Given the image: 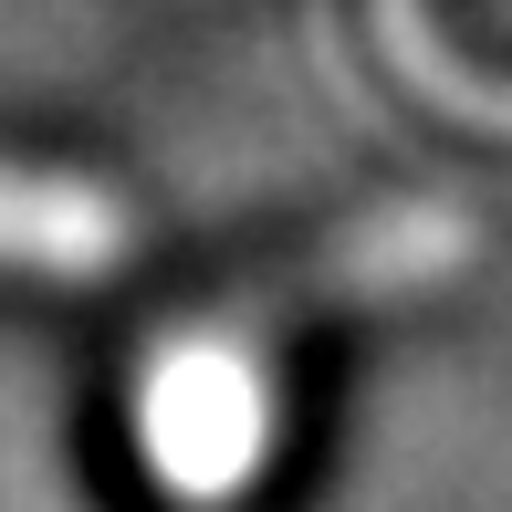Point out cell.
Returning <instances> with one entry per match:
<instances>
[{"instance_id": "1", "label": "cell", "mask_w": 512, "mask_h": 512, "mask_svg": "<svg viewBox=\"0 0 512 512\" xmlns=\"http://www.w3.org/2000/svg\"><path fill=\"white\" fill-rule=\"evenodd\" d=\"M136 418V460L168 502L230 512L241 492H262L272 450H283V366L262 345V314H209L147 345L126 387Z\"/></svg>"}, {"instance_id": "2", "label": "cell", "mask_w": 512, "mask_h": 512, "mask_svg": "<svg viewBox=\"0 0 512 512\" xmlns=\"http://www.w3.org/2000/svg\"><path fill=\"white\" fill-rule=\"evenodd\" d=\"M136 262V209L105 178L0 157V272L11 283H115Z\"/></svg>"}, {"instance_id": "3", "label": "cell", "mask_w": 512, "mask_h": 512, "mask_svg": "<svg viewBox=\"0 0 512 512\" xmlns=\"http://www.w3.org/2000/svg\"><path fill=\"white\" fill-rule=\"evenodd\" d=\"M460 262H471V220H460V209H387V220H366L345 251L304 262L262 314H345V304H387V293L450 283Z\"/></svg>"}]
</instances>
